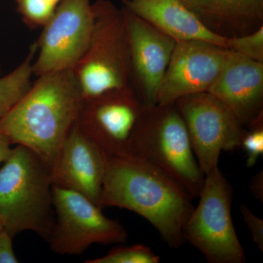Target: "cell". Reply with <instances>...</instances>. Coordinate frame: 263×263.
Masks as SVG:
<instances>
[{"label": "cell", "instance_id": "obj_1", "mask_svg": "<svg viewBox=\"0 0 263 263\" xmlns=\"http://www.w3.org/2000/svg\"><path fill=\"white\" fill-rule=\"evenodd\" d=\"M193 197L172 179L133 155L105 157L100 206L118 207L149 221L171 248L182 245Z\"/></svg>", "mask_w": 263, "mask_h": 263}, {"label": "cell", "instance_id": "obj_2", "mask_svg": "<svg viewBox=\"0 0 263 263\" xmlns=\"http://www.w3.org/2000/svg\"><path fill=\"white\" fill-rule=\"evenodd\" d=\"M83 98L73 71L37 76L28 91L0 119L12 144L34 152L50 169L77 121Z\"/></svg>", "mask_w": 263, "mask_h": 263}, {"label": "cell", "instance_id": "obj_3", "mask_svg": "<svg viewBox=\"0 0 263 263\" xmlns=\"http://www.w3.org/2000/svg\"><path fill=\"white\" fill-rule=\"evenodd\" d=\"M50 168L34 152L17 145L0 168V220L14 238L32 231L48 240L54 224Z\"/></svg>", "mask_w": 263, "mask_h": 263}, {"label": "cell", "instance_id": "obj_4", "mask_svg": "<svg viewBox=\"0 0 263 263\" xmlns=\"http://www.w3.org/2000/svg\"><path fill=\"white\" fill-rule=\"evenodd\" d=\"M129 155L160 170L193 199L199 197L205 175L197 163L187 128L176 104L145 105Z\"/></svg>", "mask_w": 263, "mask_h": 263}, {"label": "cell", "instance_id": "obj_5", "mask_svg": "<svg viewBox=\"0 0 263 263\" xmlns=\"http://www.w3.org/2000/svg\"><path fill=\"white\" fill-rule=\"evenodd\" d=\"M93 6L89 43L72 70L83 100L133 86L124 10L108 0H98Z\"/></svg>", "mask_w": 263, "mask_h": 263}, {"label": "cell", "instance_id": "obj_6", "mask_svg": "<svg viewBox=\"0 0 263 263\" xmlns=\"http://www.w3.org/2000/svg\"><path fill=\"white\" fill-rule=\"evenodd\" d=\"M198 197V205L183 224V240L209 262H245V250L232 219L233 189L219 167L205 175Z\"/></svg>", "mask_w": 263, "mask_h": 263}, {"label": "cell", "instance_id": "obj_7", "mask_svg": "<svg viewBox=\"0 0 263 263\" xmlns=\"http://www.w3.org/2000/svg\"><path fill=\"white\" fill-rule=\"evenodd\" d=\"M55 221L48 241L60 255H80L92 245H110L127 240V232L119 221L104 215L88 197L53 186Z\"/></svg>", "mask_w": 263, "mask_h": 263}, {"label": "cell", "instance_id": "obj_8", "mask_svg": "<svg viewBox=\"0 0 263 263\" xmlns=\"http://www.w3.org/2000/svg\"><path fill=\"white\" fill-rule=\"evenodd\" d=\"M175 104L186 124L202 174L218 167L221 152L240 148L245 126L209 91L186 95Z\"/></svg>", "mask_w": 263, "mask_h": 263}, {"label": "cell", "instance_id": "obj_9", "mask_svg": "<svg viewBox=\"0 0 263 263\" xmlns=\"http://www.w3.org/2000/svg\"><path fill=\"white\" fill-rule=\"evenodd\" d=\"M145 105L133 86L83 100L76 124L105 157L129 155Z\"/></svg>", "mask_w": 263, "mask_h": 263}, {"label": "cell", "instance_id": "obj_10", "mask_svg": "<svg viewBox=\"0 0 263 263\" xmlns=\"http://www.w3.org/2000/svg\"><path fill=\"white\" fill-rule=\"evenodd\" d=\"M94 20L90 0H62L36 42L38 54L33 74L73 70L88 47Z\"/></svg>", "mask_w": 263, "mask_h": 263}, {"label": "cell", "instance_id": "obj_11", "mask_svg": "<svg viewBox=\"0 0 263 263\" xmlns=\"http://www.w3.org/2000/svg\"><path fill=\"white\" fill-rule=\"evenodd\" d=\"M229 52L228 48L208 41H177L157 104H174L186 95L209 91L224 67Z\"/></svg>", "mask_w": 263, "mask_h": 263}, {"label": "cell", "instance_id": "obj_12", "mask_svg": "<svg viewBox=\"0 0 263 263\" xmlns=\"http://www.w3.org/2000/svg\"><path fill=\"white\" fill-rule=\"evenodd\" d=\"M125 17L133 86L146 106L157 105L161 84L177 41L122 8Z\"/></svg>", "mask_w": 263, "mask_h": 263}, {"label": "cell", "instance_id": "obj_13", "mask_svg": "<svg viewBox=\"0 0 263 263\" xmlns=\"http://www.w3.org/2000/svg\"><path fill=\"white\" fill-rule=\"evenodd\" d=\"M105 170V156L76 123L50 169L52 184L77 192L100 206Z\"/></svg>", "mask_w": 263, "mask_h": 263}, {"label": "cell", "instance_id": "obj_14", "mask_svg": "<svg viewBox=\"0 0 263 263\" xmlns=\"http://www.w3.org/2000/svg\"><path fill=\"white\" fill-rule=\"evenodd\" d=\"M243 126L263 114V62L230 51L224 67L209 89Z\"/></svg>", "mask_w": 263, "mask_h": 263}, {"label": "cell", "instance_id": "obj_15", "mask_svg": "<svg viewBox=\"0 0 263 263\" xmlns=\"http://www.w3.org/2000/svg\"><path fill=\"white\" fill-rule=\"evenodd\" d=\"M128 11L176 41L198 40L226 48L227 38L209 30L182 0H123Z\"/></svg>", "mask_w": 263, "mask_h": 263}, {"label": "cell", "instance_id": "obj_16", "mask_svg": "<svg viewBox=\"0 0 263 263\" xmlns=\"http://www.w3.org/2000/svg\"><path fill=\"white\" fill-rule=\"evenodd\" d=\"M182 2L205 27L221 37H239L263 26V0Z\"/></svg>", "mask_w": 263, "mask_h": 263}, {"label": "cell", "instance_id": "obj_17", "mask_svg": "<svg viewBox=\"0 0 263 263\" xmlns=\"http://www.w3.org/2000/svg\"><path fill=\"white\" fill-rule=\"evenodd\" d=\"M34 43L25 60L10 73L0 78V119L13 108L32 85V65L37 53Z\"/></svg>", "mask_w": 263, "mask_h": 263}, {"label": "cell", "instance_id": "obj_18", "mask_svg": "<svg viewBox=\"0 0 263 263\" xmlns=\"http://www.w3.org/2000/svg\"><path fill=\"white\" fill-rule=\"evenodd\" d=\"M160 257L149 247L143 245L119 247L112 249L106 255L92 259L86 263H158Z\"/></svg>", "mask_w": 263, "mask_h": 263}, {"label": "cell", "instance_id": "obj_19", "mask_svg": "<svg viewBox=\"0 0 263 263\" xmlns=\"http://www.w3.org/2000/svg\"><path fill=\"white\" fill-rule=\"evenodd\" d=\"M16 4L24 24L32 29L45 27L57 7L47 0H16Z\"/></svg>", "mask_w": 263, "mask_h": 263}, {"label": "cell", "instance_id": "obj_20", "mask_svg": "<svg viewBox=\"0 0 263 263\" xmlns=\"http://www.w3.org/2000/svg\"><path fill=\"white\" fill-rule=\"evenodd\" d=\"M226 48L263 62V26L253 32L231 38H227Z\"/></svg>", "mask_w": 263, "mask_h": 263}, {"label": "cell", "instance_id": "obj_21", "mask_svg": "<svg viewBox=\"0 0 263 263\" xmlns=\"http://www.w3.org/2000/svg\"><path fill=\"white\" fill-rule=\"evenodd\" d=\"M240 147L247 155V167H252L263 155V114L249 124Z\"/></svg>", "mask_w": 263, "mask_h": 263}, {"label": "cell", "instance_id": "obj_22", "mask_svg": "<svg viewBox=\"0 0 263 263\" xmlns=\"http://www.w3.org/2000/svg\"><path fill=\"white\" fill-rule=\"evenodd\" d=\"M240 212L246 224L248 227L252 240L257 247L263 252V220L258 216L254 215L247 205L240 206Z\"/></svg>", "mask_w": 263, "mask_h": 263}, {"label": "cell", "instance_id": "obj_23", "mask_svg": "<svg viewBox=\"0 0 263 263\" xmlns=\"http://www.w3.org/2000/svg\"><path fill=\"white\" fill-rule=\"evenodd\" d=\"M13 238L6 230L0 232V263L18 262L13 251Z\"/></svg>", "mask_w": 263, "mask_h": 263}, {"label": "cell", "instance_id": "obj_24", "mask_svg": "<svg viewBox=\"0 0 263 263\" xmlns=\"http://www.w3.org/2000/svg\"><path fill=\"white\" fill-rule=\"evenodd\" d=\"M250 190L254 197L263 200V173L259 172L251 181Z\"/></svg>", "mask_w": 263, "mask_h": 263}, {"label": "cell", "instance_id": "obj_25", "mask_svg": "<svg viewBox=\"0 0 263 263\" xmlns=\"http://www.w3.org/2000/svg\"><path fill=\"white\" fill-rule=\"evenodd\" d=\"M11 145L10 140L0 133V164H3L9 157L12 151Z\"/></svg>", "mask_w": 263, "mask_h": 263}, {"label": "cell", "instance_id": "obj_26", "mask_svg": "<svg viewBox=\"0 0 263 263\" xmlns=\"http://www.w3.org/2000/svg\"><path fill=\"white\" fill-rule=\"evenodd\" d=\"M47 1L49 2V3H51V4L56 5V6H57V5L61 3L62 0H47Z\"/></svg>", "mask_w": 263, "mask_h": 263}, {"label": "cell", "instance_id": "obj_27", "mask_svg": "<svg viewBox=\"0 0 263 263\" xmlns=\"http://www.w3.org/2000/svg\"><path fill=\"white\" fill-rule=\"evenodd\" d=\"M3 229H4V228H3V223H2L1 220H0V232Z\"/></svg>", "mask_w": 263, "mask_h": 263}]
</instances>
